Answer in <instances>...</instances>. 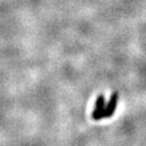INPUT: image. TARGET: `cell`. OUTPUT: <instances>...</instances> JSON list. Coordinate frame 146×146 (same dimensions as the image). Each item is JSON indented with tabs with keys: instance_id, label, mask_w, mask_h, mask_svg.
Segmentation results:
<instances>
[{
	"instance_id": "1",
	"label": "cell",
	"mask_w": 146,
	"mask_h": 146,
	"mask_svg": "<svg viewBox=\"0 0 146 146\" xmlns=\"http://www.w3.org/2000/svg\"><path fill=\"white\" fill-rule=\"evenodd\" d=\"M118 98H119V94L117 91L113 92L112 96H111V98H110L109 104L107 105V107L105 108V111L102 114V117L100 118H110L114 115L115 111L117 109V105H118Z\"/></svg>"
},
{
	"instance_id": "2",
	"label": "cell",
	"mask_w": 146,
	"mask_h": 146,
	"mask_svg": "<svg viewBox=\"0 0 146 146\" xmlns=\"http://www.w3.org/2000/svg\"><path fill=\"white\" fill-rule=\"evenodd\" d=\"M105 105H106V100H105V96L103 94L98 96L96 102V108H94V112H92V119L94 120H100V117L102 114L105 111Z\"/></svg>"
}]
</instances>
